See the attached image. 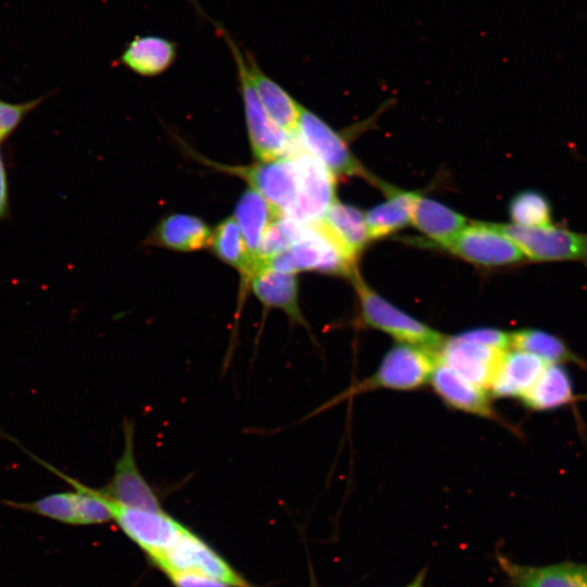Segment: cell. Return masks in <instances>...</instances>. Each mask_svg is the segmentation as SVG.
Returning a JSON list of instances; mask_svg holds the SVG:
<instances>
[{
  "label": "cell",
  "mask_w": 587,
  "mask_h": 587,
  "mask_svg": "<svg viewBox=\"0 0 587 587\" xmlns=\"http://www.w3.org/2000/svg\"><path fill=\"white\" fill-rule=\"evenodd\" d=\"M24 451L54 475L67 482L73 490L49 494L32 501L3 499L0 500L1 504L71 526L96 525L112 520V513L101 489L89 487L60 472L28 450Z\"/></svg>",
  "instance_id": "obj_1"
},
{
  "label": "cell",
  "mask_w": 587,
  "mask_h": 587,
  "mask_svg": "<svg viewBox=\"0 0 587 587\" xmlns=\"http://www.w3.org/2000/svg\"><path fill=\"white\" fill-rule=\"evenodd\" d=\"M198 12L211 22L232 52L241 88L248 135L254 158L260 162H266L289 157L298 145V138L286 134L265 111L252 85L246 53L220 22L208 16L202 9Z\"/></svg>",
  "instance_id": "obj_2"
},
{
  "label": "cell",
  "mask_w": 587,
  "mask_h": 587,
  "mask_svg": "<svg viewBox=\"0 0 587 587\" xmlns=\"http://www.w3.org/2000/svg\"><path fill=\"white\" fill-rule=\"evenodd\" d=\"M350 280L364 325L389 335L398 344L424 348L436 354L446 338L442 334L387 301L364 282L358 270L350 276Z\"/></svg>",
  "instance_id": "obj_3"
},
{
  "label": "cell",
  "mask_w": 587,
  "mask_h": 587,
  "mask_svg": "<svg viewBox=\"0 0 587 587\" xmlns=\"http://www.w3.org/2000/svg\"><path fill=\"white\" fill-rule=\"evenodd\" d=\"M266 266L298 274L315 271L349 277L358 270L332 239L322 221L304 224L302 238L285 251L271 258Z\"/></svg>",
  "instance_id": "obj_4"
},
{
  "label": "cell",
  "mask_w": 587,
  "mask_h": 587,
  "mask_svg": "<svg viewBox=\"0 0 587 587\" xmlns=\"http://www.w3.org/2000/svg\"><path fill=\"white\" fill-rule=\"evenodd\" d=\"M436 354L424 348L397 344L387 351L373 375L349 388L341 398L377 388L412 390L429 382Z\"/></svg>",
  "instance_id": "obj_5"
},
{
  "label": "cell",
  "mask_w": 587,
  "mask_h": 587,
  "mask_svg": "<svg viewBox=\"0 0 587 587\" xmlns=\"http://www.w3.org/2000/svg\"><path fill=\"white\" fill-rule=\"evenodd\" d=\"M165 574L195 573L230 587H252L217 552L188 528L163 553L151 559Z\"/></svg>",
  "instance_id": "obj_6"
},
{
  "label": "cell",
  "mask_w": 587,
  "mask_h": 587,
  "mask_svg": "<svg viewBox=\"0 0 587 587\" xmlns=\"http://www.w3.org/2000/svg\"><path fill=\"white\" fill-rule=\"evenodd\" d=\"M523 252L528 261L587 263V234L558 226L523 227L496 224Z\"/></svg>",
  "instance_id": "obj_7"
},
{
  "label": "cell",
  "mask_w": 587,
  "mask_h": 587,
  "mask_svg": "<svg viewBox=\"0 0 587 587\" xmlns=\"http://www.w3.org/2000/svg\"><path fill=\"white\" fill-rule=\"evenodd\" d=\"M440 249L483 267L511 266L526 261L515 242L494 223H470Z\"/></svg>",
  "instance_id": "obj_8"
},
{
  "label": "cell",
  "mask_w": 587,
  "mask_h": 587,
  "mask_svg": "<svg viewBox=\"0 0 587 587\" xmlns=\"http://www.w3.org/2000/svg\"><path fill=\"white\" fill-rule=\"evenodd\" d=\"M290 158L297 172L298 196L285 216L301 224L317 222L336 200L335 175L305 151L301 143Z\"/></svg>",
  "instance_id": "obj_9"
},
{
  "label": "cell",
  "mask_w": 587,
  "mask_h": 587,
  "mask_svg": "<svg viewBox=\"0 0 587 587\" xmlns=\"http://www.w3.org/2000/svg\"><path fill=\"white\" fill-rule=\"evenodd\" d=\"M297 137L302 148L335 176L358 175L370 182L374 178L352 154L341 135L303 107L300 109Z\"/></svg>",
  "instance_id": "obj_10"
},
{
  "label": "cell",
  "mask_w": 587,
  "mask_h": 587,
  "mask_svg": "<svg viewBox=\"0 0 587 587\" xmlns=\"http://www.w3.org/2000/svg\"><path fill=\"white\" fill-rule=\"evenodd\" d=\"M103 496L112 520L150 559L166 551L185 529V526L164 511L129 508L110 500L104 494Z\"/></svg>",
  "instance_id": "obj_11"
},
{
  "label": "cell",
  "mask_w": 587,
  "mask_h": 587,
  "mask_svg": "<svg viewBox=\"0 0 587 587\" xmlns=\"http://www.w3.org/2000/svg\"><path fill=\"white\" fill-rule=\"evenodd\" d=\"M134 424L123 423V450L115 463L110 483L101 491L112 501L135 509L163 511L162 505L141 475L135 457Z\"/></svg>",
  "instance_id": "obj_12"
},
{
  "label": "cell",
  "mask_w": 587,
  "mask_h": 587,
  "mask_svg": "<svg viewBox=\"0 0 587 587\" xmlns=\"http://www.w3.org/2000/svg\"><path fill=\"white\" fill-rule=\"evenodd\" d=\"M243 178L250 187L260 192L273 207L286 215L294 207L298 196V177L294 160L290 157L273 161L258 162L248 166H222Z\"/></svg>",
  "instance_id": "obj_13"
},
{
  "label": "cell",
  "mask_w": 587,
  "mask_h": 587,
  "mask_svg": "<svg viewBox=\"0 0 587 587\" xmlns=\"http://www.w3.org/2000/svg\"><path fill=\"white\" fill-rule=\"evenodd\" d=\"M504 351L460 334L445 338L436 359L466 380L488 390Z\"/></svg>",
  "instance_id": "obj_14"
},
{
  "label": "cell",
  "mask_w": 587,
  "mask_h": 587,
  "mask_svg": "<svg viewBox=\"0 0 587 587\" xmlns=\"http://www.w3.org/2000/svg\"><path fill=\"white\" fill-rule=\"evenodd\" d=\"M497 561L511 587H587V563L527 565L501 553H497Z\"/></svg>",
  "instance_id": "obj_15"
},
{
  "label": "cell",
  "mask_w": 587,
  "mask_h": 587,
  "mask_svg": "<svg viewBox=\"0 0 587 587\" xmlns=\"http://www.w3.org/2000/svg\"><path fill=\"white\" fill-rule=\"evenodd\" d=\"M546 365L532 353L509 348L499 361L488 390L495 397L522 399L537 382Z\"/></svg>",
  "instance_id": "obj_16"
},
{
  "label": "cell",
  "mask_w": 587,
  "mask_h": 587,
  "mask_svg": "<svg viewBox=\"0 0 587 587\" xmlns=\"http://www.w3.org/2000/svg\"><path fill=\"white\" fill-rule=\"evenodd\" d=\"M296 275L264 266L252 275L247 288H251L255 298L264 307L280 310L295 323L307 326L300 310Z\"/></svg>",
  "instance_id": "obj_17"
},
{
  "label": "cell",
  "mask_w": 587,
  "mask_h": 587,
  "mask_svg": "<svg viewBox=\"0 0 587 587\" xmlns=\"http://www.w3.org/2000/svg\"><path fill=\"white\" fill-rule=\"evenodd\" d=\"M429 382L436 395L453 409L483 417H495L489 394L437 361Z\"/></svg>",
  "instance_id": "obj_18"
},
{
  "label": "cell",
  "mask_w": 587,
  "mask_h": 587,
  "mask_svg": "<svg viewBox=\"0 0 587 587\" xmlns=\"http://www.w3.org/2000/svg\"><path fill=\"white\" fill-rule=\"evenodd\" d=\"M212 232L201 218L174 213L164 216L152 228L146 242L179 252H191L209 247Z\"/></svg>",
  "instance_id": "obj_19"
},
{
  "label": "cell",
  "mask_w": 587,
  "mask_h": 587,
  "mask_svg": "<svg viewBox=\"0 0 587 587\" xmlns=\"http://www.w3.org/2000/svg\"><path fill=\"white\" fill-rule=\"evenodd\" d=\"M411 223L436 248H442L469 224L462 214L417 192L412 202Z\"/></svg>",
  "instance_id": "obj_20"
},
{
  "label": "cell",
  "mask_w": 587,
  "mask_h": 587,
  "mask_svg": "<svg viewBox=\"0 0 587 587\" xmlns=\"http://www.w3.org/2000/svg\"><path fill=\"white\" fill-rule=\"evenodd\" d=\"M250 78L270 117L289 136L296 137L301 105L268 77L250 51H245Z\"/></svg>",
  "instance_id": "obj_21"
},
{
  "label": "cell",
  "mask_w": 587,
  "mask_h": 587,
  "mask_svg": "<svg viewBox=\"0 0 587 587\" xmlns=\"http://www.w3.org/2000/svg\"><path fill=\"white\" fill-rule=\"evenodd\" d=\"M321 221L342 252L357 263L371 241L364 213L353 205L335 200Z\"/></svg>",
  "instance_id": "obj_22"
},
{
  "label": "cell",
  "mask_w": 587,
  "mask_h": 587,
  "mask_svg": "<svg viewBox=\"0 0 587 587\" xmlns=\"http://www.w3.org/2000/svg\"><path fill=\"white\" fill-rule=\"evenodd\" d=\"M177 55L176 42L154 35L135 36L125 47L120 62L141 76L164 73Z\"/></svg>",
  "instance_id": "obj_23"
},
{
  "label": "cell",
  "mask_w": 587,
  "mask_h": 587,
  "mask_svg": "<svg viewBox=\"0 0 587 587\" xmlns=\"http://www.w3.org/2000/svg\"><path fill=\"white\" fill-rule=\"evenodd\" d=\"M387 196V200L364 213L370 240L380 239L411 223V209L416 192L392 187L374 178L372 182Z\"/></svg>",
  "instance_id": "obj_24"
},
{
  "label": "cell",
  "mask_w": 587,
  "mask_h": 587,
  "mask_svg": "<svg viewBox=\"0 0 587 587\" xmlns=\"http://www.w3.org/2000/svg\"><path fill=\"white\" fill-rule=\"evenodd\" d=\"M279 215L284 214L253 188H248L237 202L234 217L250 255L261 266L266 265L259 258V248L263 234L267 226Z\"/></svg>",
  "instance_id": "obj_25"
},
{
  "label": "cell",
  "mask_w": 587,
  "mask_h": 587,
  "mask_svg": "<svg viewBox=\"0 0 587 587\" xmlns=\"http://www.w3.org/2000/svg\"><path fill=\"white\" fill-rule=\"evenodd\" d=\"M209 248L216 258L241 274V282L247 290L250 278L262 266L250 255L235 217L223 220L214 228Z\"/></svg>",
  "instance_id": "obj_26"
},
{
  "label": "cell",
  "mask_w": 587,
  "mask_h": 587,
  "mask_svg": "<svg viewBox=\"0 0 587 587\" xmlns=\"http://www.w3.org/2000/svg\"><path fill=\"white\" fill-rule=\"evenodd\" d=\"M574 387L569 372L560 364H547L534 386L521 399L533 411H548L570 403Z\"/></svg>",
  "instance_id": "obj_27"
},
{
  "label": "cell",
  "mask_w": 587,
  "mask_h": 587,
  "mask_svg": "<svg viewBox=\"0 0 587 587\" xmlns=\"http://www.w3.org/2000/svg\"><path fill=\"white\" fill-rule=\"evenodd\" d=\"M510 348L532 353L546 364L571 363L587 369V362L574 353L560 337L545 330L534 328L515 330L511 333Z\"/></svg>",
  "instance_id": "obj_28"
},
{
  "label": "cell",
  "mask_w": 587,
  "mask_h": 587,
  "mask_svg": "<svg viewBox=\"0 0 587 587\" xmlns=\"http://www.w3.org/2000/svg\"><path fill=\"white\" fill-rule=\"evenodd\" d=\"M512 224L523 227L552 225V209L548 198L539 191L527 189L517 192L509 203Z\"/></svg>",
  "instance_id": "obj_29"
},
{
  "label": "cell",
  "mask_w": 587,
  "mask_h": 587,
  "mask_svg": "<svg viewBox=\"0 0 587 587\" xmlns=\"http://www.w3.org/2000/svg\"><path fill=\"white\" fill-rule=\"evenodd\" d=\"M303 233L304 224L285 215H279L267 226L263 234L259 248V258L266 264L271 258L299 241Z\"/></svg>",
  "instance_id": "obj_30"
},
{
  "label": "cell",
  "mask_w": 587,
  "mask_h": 587,
  "mask_svg": "<svg viewBox=\"0 0 587 587\" xmlns=\"http://www.w3.org/2000/svg\"><path fill=\"white\" fill-rule=\"evenodd\" d=\"M40 99L23 103L0 101V142L3 141L39 103Z\"/></svg>",
  "instance_id": "obj_31"
},
{
  "label": "cell",
  "mask_w": 587,
  "mask_h": 587,
  "mask_svg": "<svg viewBox=\"0 0 587 587\" xmlns=\"http://www.w3.org/2000/svg\"><path fill=\"white\" fill-rule=\"evenodd\" d=\"M175 587H229L225 583L195 573H167Z\"/></svg>",
  "instance_id": "obj_32"
},
{
  "label": "cell",
  "mask_w": 587,
  "mask_h": 587,
  "mask_svg": "<svg viewBox=\"0 0 587 587\" xmlns=\"http://www.w3.org/2000/svg\"><path fill=\"white\" fill-rule=\"evenodd\" d=\"M9 205V186H8V176L0 151V220L7 214Z\"/></svg>",
  "instance_id": "obj_33"
},
{
  "label": "cell",
  "mask_w": 587,
  "mask_h": 587,
  "mask_svg": "<svg viewBox=\"0 0 587 587\" xmlns=\"http://www.w3.org/2000/svg\"><path fill=\"white\" fill-rule=\"evenodd\" d=\"M425 576H426V571L425 570H422L414 578L412 582H410L407 586L404 587H423L424 585V580H425Z\"/></svg>",
  "instance_id": "obj_34"
}]
</instances>
